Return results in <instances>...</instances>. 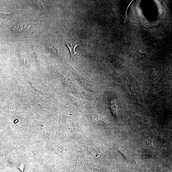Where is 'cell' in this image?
<instances>
[{"mask_svg":"<svg viewBox=\"0 0 172 172\" xmlns=\"http://www.w3.org/2000/svg\"><path fill=\"white\" fill-rule=\"evenodd\" d=\"M66 44L70 50L71 54V58L77 54L75 51V50L78 45L74 43H68Z\"/></svg>","mask_w":172,"mask_h":172,"instance_id":"7a4b0ae2","label":"cell"},{"mask_svg":"<svg viewBox=\"0 0 172 172\" xmlns=\"http://www.w3.org/2000/svg\"><path fill=\"white\" fill-rule=\"evenodd\" d=\"M111 109L113 114L117 116V111L115 104L112 103L111 104Z\"/></svg>","mask_w":172,"mask_h":172,"instance_id":"3957f363","label":"cell"},{"mask_svg":"<svg viewBox=\"0 0 172 172\" xmlns=\"http://www.w3.org/2000/svg\"><path fill=\"white\" fill-rule=\"evenodd\" d=\"M30 25L28 23L21 22L16 25L14 27L13 30L15 33L24 32L30 28Z\"/></svg>","mask_w":172,"mask_h":172,"instance_id":"6da1fadb","label":"cell"}]
</instances>
